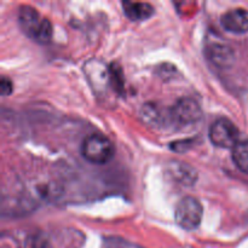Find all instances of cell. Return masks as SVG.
Returning a JSON list of instances; mask_svg holds the SVG:
<instances>
[{"mask_svg":"<svg viewBox=\"0 0 248 248\" xmlns=\"http://www.w3.org/2000/svg\"><path fill=\"white\" fill-rule=\"evenodd\" d=\"M18 23L22 31L39 44L50 43L52 38V24L41 16L34 7L23 5L19 7Z\"/></svg>","mask_w":248,"mask_h":248,"instance_id":"6da1fadb","label":"cell"},{"mask_svg":"<svg viewBox=\"0 0 248 248\" xmlns=\"http://www.w3.org/2000/svg\"><path fill=\"white\" fill-rule=\"evenodd\" d=\"M115 149L110 140L102 135H91L81 144V155L85 160L94 165H104L110 161Z\"/></svg>","mask_w":248,"mask_h":248,"instance_id":"7a4b0ae2","label":"cell"},{"mask_svg":"<svg viewBox=\"0 0 248 248\" xmlns=\"http://www.w3.org/2000/svg\"><path fill=\"white\" fill-rule=\"evenodd\" d=\"M202 213L203 211L200 201L193 196H186L177 203L174 218L179 227L186 230H193L200 225Z\"/></svg>","mask_w":248,"mask_h":248,"instance_id":"3957f363","label":"cell"},{"mask_svg":"<svg viewBox=\"0 0 248 248\" xmlns=\"http://www.w3.org/2000/svg\"><path fill=\"white\" fill-rule=\"evenodd\" d=\"M240 132L235 124L227 118H219L212 124L208 131L211 143L217 148H234L239 142Z\"/></svg>","mask_w":248,"mask_h":248,"instance_id":"277c9868","label":"cell"},{"mask_svg":"<svg viewBox=\"0 0 248 248\" xmlns=\"http://www.w3.org/2000/svg\"><path fill=\"white\" fill-rule=\"evenodd\" d=\"M170 116L178 126H194L202 118V110L198 102L189 97L178 99L171 108Z\"/></svg>","mask_w":248,"mask_h":248,"instance_id":"5b68a950","label":"cell"},{"mask_svg":"<svg viewBox=\"0 0 248 248\" xmlns=\"http://www.w3.org/2000/svg\"><path fill=\"white\" fill-rule=\"evenodd\" d=\"M223 28L234 34L248 33V10L232 9L225 12L220 18Z\"/></svg>","mask_w":248,"mask_h":248,"instance_id":"8992f818","label":"cell"},{"mask_svg":"<svg viewBox=\"0 0 248 248\" xmlns=\"http://www.w3.org/2000/svg\"><path fill=\"white\" fill-rule=\"evenodd\" d=\"M169 173L182 186H193L196 182V171L188 164L181 161H172L169 166Z\"/></svg>","mask_w":248,"mask_h":248,"instance_id":"52a82bcc","label":"cell"},{"mask_svg":"<svg viewBox=\"0 0 248 248\" xmlns=\"http://www.w3.org/2000/svg\"><path fill=\"white\" fill-rule=\"evenodd\" d=\"M206 53H207V57L218 67H228L232 64L234 60V52L232 48L223 44H211L206 48Z\"/></svg>","mask_w":248,"mask_h":248,"instance_id":"ba28073f","label":"cell"},{"mask_svg":"<svg viewBox=\"0 0 248 248\" xmlns=\"http://www.w3.org/2000/svg\"><path fill=\"white\" fill-rule=\"evenodd\" d=\"M123 6L125 15L132 21H143V19L149 18L154 14L153 6L147 2L125 1L123 2Z\"/></svg>","mask_w":248,"mask_h":248,"instance_id":"9c48e42d","label":"cell"},{"mask_svg":"<svg viewBox=\"0 0 248 248\" xmlns=\"http://www.w3.org/2000/svg\"><path fill=\"white\" fill-rule=\"evenodd\" d=\"M232 161L240 171L248 173V140H239L232 148Z\"/></svg>","mask_w":248,"mask_h":248,"instance_id":"30bf717a","label":"cell"},{"mask_svg":"<svg viewBox=\"0 0 248 248\" xmlns=\"http://www.w3.org/2000/svg\"><path fill=\"white\" fill-rule=\"evenodd\" d=\"M0 92L1 96H9L12 92V82L6 77H2L0 80Z\"/></svg>","mask_w":248,"mask_h":248,"instance_id":"8fae6325","label":"cell"}]
</instances>
